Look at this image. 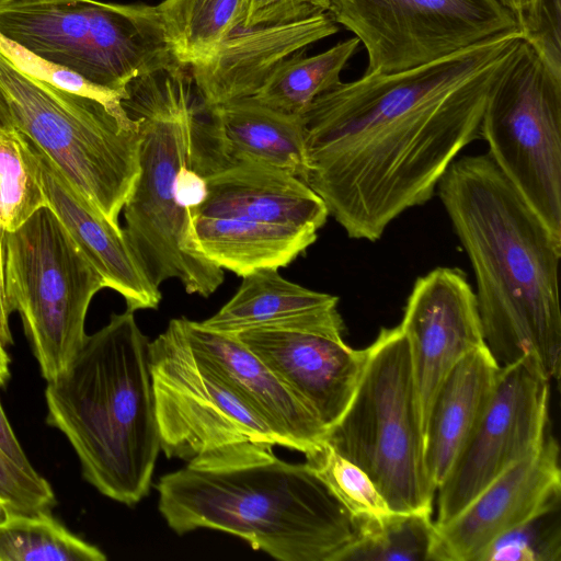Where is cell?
<instances>
[{"label": "cell", "instance_id": "cell-36", "mask_svg": "<svg viewBox=\"0 0 561 561\" xmlns=\"http://www.w3.org/2000/svg\"><path fill=\"white\" fill-rule=\"evenodd\" d=\"M206 196V179L192 170L190 164L183 167L178 174L175 183L176 204L182 209L191 213L204 203Z\"/></svg>", "mask_w": 561, "mask_h": 561}, {"label": "cell", "instance_id": "cell-25", "mask_svg": "<svg viewBox=\"0 0 561 561\" xmlns=\"http://www.w3.org/2000/svg\"><path fill=\"white\" fill-rule=\"evenodd\" d=\"M248 4L249 0H163L156 7L172 55L187 68L242 26Z\"/></svg>", "mask_w": 561, "mask_h": 561}, {"label": "cell", "instance_id": "cell-32", "mask_svg": "<svg viewBox=\"0 0 561 561\" xmlns=\"http://www.w3.org/2000/svg\"><path fill=\"white\" fill-rule=\"evenodd\" d=\"M0 45L14 62L28 73L68 92L93 99L104 105L124 127H137L136 122L127 116L122 105V100L126 93L93 84L78 73L44 60L23 47L3 39L1 36Z\"/></svg>", "mask_w": 561, "mask_h": 561}, {"label": "cell", "instance_id": "cell-23", "mask_svg": "<svg viewBox=\"0 0 561 561\" xmlns=\"http://www.w3.org/2000/svg\"><path fill=\"white\" fill-rule=\"evenodd\" d=\"M500 370L481 346L463 356L436 391L424 425V462L436 491L482 420Z\"/></svg>", "mask_w": 561, "mask_h": 561}, {"label": "cell", "instance_id": "cell-39", "mask_svg": "<svg viewBox=\"0 0 561 561\" xmlns=\"http://www.w3.org/2000/svg\"><path fill=\"white\" fill-rule=\"evenodd\" d=\"M10 377V358L4 346L0 342V386L2 387Z\"/></svg>", "mask_w": 561, "mask_h": 561}, {"label": "cell", "instance_id": "cell-28", "mask_svg": "<svg viewBox=\"0 0 561 561\" xmlns=\"http://www.w3.org/2000/svg\"><path fill=\"white\" fill-rule=\"evenodd\" d=\"M431 515L393 512L355 520L357 539L341 561H433L436 525Z\"/></svg>", "mask_w": 561, "mask_h": 561}, {"label": "cell", "instance_id": "cell-17", "mask_svg": "<svg viewBox=\"0 0 561 561\" xmlns=\"http://www.w3.org/2000/svg\"><path fill=\"white\" fill-rule=\"evenodd\" d=\"M256 354L328 431L348 407L366 348L314 332L257 328L233 334ZM327 433V432H325Z\"/></svg>", "mask_w": 561, "mask_h": 561}, {"label": "cell", "instance_id": "cell-37", "mask_svg": "<svg viewBox=\"0 0 561 561\" xmlns=\"http://www.w3.org/2000/svg\"><path fill=\"white\" fill-rule=\"evenodd\" d=\"M1 387V386H0ZM0 449L19 467L28 473L35 474L37 471L32 467L25 453L23 451L9 420L0 402Z\"/></svg>", "mask_w": 561, "mask_h": 561}, {"label": "cell", "instance_id": "cell-16", "mask_svg": "<svg viewBox=\"0 0 561 561\" xmlns=\"http://www.w3.org/2000/svg\"><path fill=\"white\" fill-rule=\"evenodd\" d=\"M560 448L547 435L540 448L485 488L453 520L436 526L433 561H478L500 536L561 504Z\"/></svg>", "mask_w": 561, "mask_h": 561}, {"label": "cell", "instance_id": "cell-10", "mask_svg": "<svg viewBox=\"0 0 561 561\" xmlns=\"http://www.w3.org/2000/svg\"><path fill=\"white\" fill-rule=\"evenodd\" d=\"M161 449L202 465L257 447H285L266 422L186 343L176 319L149 342Z\"/></svg>", "mask_w": 561, "mask_h": 561}, {"label": "cell", "instance_id": "cell-19", "mask_svg": "<svg viewBox=\"0 0 561 561\" xmlns=\"http://www.w3.org/2000/svg\"><path fill=\"white\" fill-rule=\"evenodd\" d=\"M176 321L193 353L238 392L284 440L286 448L306 454L323 440L324 427L233 334L209 330L186 318Z\"/></svg>", "mask_w": 561, "mask_h": 561}, {"label": "cell", "instance_id": "cell-38", "mask_svg": "<svg viewBox=\"0 0 561 561\" xmlns=\"http://www.w3.org/2000/svg\"><path fill=\"white\" fill-rule=\"evenodd\" d=\"M15 128L9 103L0 89V131Z\"/></svg>", "mask_w": 561, "mask_h": 561}, {"label": "cell", "instance_id": "cell-27", "mask_svg": "<svg viewBox=\"0 0 561 561\" xmlns=\"http://www.w3.org/2000/svg\"><path fill=\"white\" fill-rule=\"evenodd\" d=\"M98 547L69 531L49 512L0 518V561H105Z\"/></svg>", "mask_w": 561, "mask_h": 561}, {"label": "cell", "instance_id": "cell-26", "mask_svg": "<svg viewBox=\"0 0 561 561\" xmlns=\"http://www.w3.org/2000/svg\"><path fill=\"white\" fill-rule=\"evenodd\" d=\"M358 45L354 36L314 56L298 51L284 60L251 98L282 113L302 116L318 96L341 82V72Z\"/></svg>", "mask_w": 561, "mask_h": 561}, {"label": "cell", "instance_id": "cell-3", "mask_svg": "<svg viewBox=\"0 0 561 561\" xmlns=\"http://www.w3.org/2000/svg\"><path fill=\"white\" fill-rule=\"evenodd\" d=\"M158 508L178 535L199 528L245 540L280 561H341L358 536L355 519L306 463L273 447L160 477Z\"/></svg>", "mask_w": 561, "mask_h": 561}, {"label": "cell", "instance_id": "cell-11", "mask_svg": "<svg viewBox=\"0 0 561 561\" xmlns=\"http://www.w3.org/2000/svg\"><path fill=\"white\" fill-rule=\"evenodd\" d=\"M480 137L500 171L561 237V78L524 41L489 93Z\"/></svg>", "mask_w": 561, "mask_h": 561}, {"label": "cell", "instance_id": "cell-5", "mask_svg": "<svg viewBox=\"0 0 561 561\" xmlns=\"http://www.w3.org/2000/svg\"><path fill=\"white\" fill-rule=\"evenodd\" d=\"M180 64L133 79L122 105L137 123L139 175L124 204V238L153 286L178 279L204 298L225 280L224 270L199 255L191 213L175 201L180 170L190 164L191 129L202 102Z\"/></svg>", "mask_w": 561, "mask_h": 561}, {"label": "cell", "instance_id": "cell-31", "mask_svg": "<svg viewBox=\"0 0 561 561\" xmlns=\"http://www.w3.org/2000/svg\"><path fill=\"white\" fill-rule=\"evenodd\" d=\"M561 504L495 539L478 561H561Z\"/></svg>", "mask_w": 561, "mask_h": 561}, {"label": "cell", "instance_id": "cell-24", "mask_svg": "<svg viewBox=\"0 0 561 561\" xmlns=\"http://www.w3.org/2000/svg\"><path fill=\"white\" fill-rule=\"evenodd\" d=\"M196 252L222 270L243 276L291 263L317 240L313 229L191 214Z\"/></svg>", "mask_w": 561, "mask_h": 561}, {"label": "cell", "instance_id": "cell-41", "mask_svg": "<svg viewBox=\"0 0 561 561\" xmlns=\"http://www.w3.org/2000/svg\"><path fill=\"white\" fill-rule=\"evenodd\" d=\"M13 1H19V0H0V5H3V4L10 3V2H13Z\"/></svg>", "mask_w": 561, "mask_h": 561}, {"label": "cell", "instance_id": "cell-29", "mask_svg": "<svg viewBox=\"0 0 561 561\" xmlns=\"http://www.w3.org/2000/svg\"><path fill=\"white\" fill-rule=\"evenodd\" d=\"M47 206L37 151L16 128L0 131V227L15 231Z\"/></svg>", "mask_w": 561, "mask_h": 561}, {"label": "cell", "instance_id": "cell-22", "mask_svg": "<svg viewBox=\"0 0 561 561\" xmlns=\"http://www.w3.org/2000/svg\"><path fill=\"white\" fill-rule=\"evenodd\" d=\"M337 304L336 296L311 290L284 278L278 268L265 267L243 275L233 297L201 323L227 334L283 328L343 340L344 324Z\"/></svg>", "mask_w": 561, "mask_h": 561}, {"label": "cell", "instance_id": "cell-40", "mask_svg": "<svg viewBox=\"0 0 561 561\" xmlns=\"http://www.w3.org/2000/svg\"><path fill=\"white\" fill-rule=\"evenodd\" d=\"M517 18L530 0H496Z\"/></svg>", "mask_w": 561, "mask_h": 561}, {"label": "cell", "instance_id": "cell-18", "mask_svg": "<svg viewBox=\"0 0 561 561\" xmlns=\"http://www.w3.org/2000/svg\"><path fill=\"white\" fill-rule=\"evenodd\" d=\"M339 32L329 12L268 26L239 27L190 66L204 107L253 96L287 58Z\"/></svg>", "mask_w": 561, "mask_h": 561}, {"label": "cell", "instance_id": "cell-30", "mask_svg": "<svg viewBox=\"0 0 561 561\" xmlns=\"http://www.w3.org/2000/svg\"><path fill=\"white\" fill-rule=\"evenodd\" d=\"M306 463L321 478L355 519L382 518L393 513L370 478L322 440L305 454Z\"/></svg>", "mask_w": 561, "mask_h": 561}, {"label": "cell", "instance_id": "cell-15", "mask_svg": "<svg viewBox=\"0 0 561 561\" xmlns=\"http://www.w3.org/2000/svg\"><path fill=\"white\" fill-rule=\"evenodd\" d=\"M244 162L271 165L307 183L304 117L273 110L252 98L209 108L202 104L191 129L190 168L207 178Z\"/></svg>", "mask_w": 561, "mask_h": 561}, {"label": "cell", "instance_id": "cell-12", "mask_svg": "<svg viewBox=\"0 0 561 561\" xmlns=\"http://www.w3.org/2000/svg\"><path fill=\"white\" fill-rule=\"evenodd\" d=\"M328 12L364 45L365 73L407 70L519 30L496 0H331Z\"/></svg>", "mask_w": 561, "mask_h": 561}, {"label": "cell", "instance_id": "cell-33", "mask_svg": "<svg viewBox=\"0 0 561 561\" xmlns=\"http://www.w3.org/2000/svg\"><path fill=\"white\" fill-rule=\"evenodd\" d=\"M55 503L44 477L26 472L0 449V518L9 513L49 512Z\"/></svg>", "mask_w": 561, "mask_h": 561}, {"label": "cell", "instance_id": "cell-34", "mask_svg": "<svg viewBox=\"0 0 561 561\" xmlns=\"http://www.w3.org/2000/svg\"><path fill=\"white\" fill-rule=\"evenodd\" d=\"M516 21L523 41L561 78V0H530Z\"/></svg>", "mask_w": 561, "mask_h": 561}, {"label": "cell", "instance_id": "cell-4", "mask_svg": "<svg viewBox=\"0 0 561 561\" xmlns=\"http://www.w3.org/2000/svg\"><path fill=\"white\" fill-rule=\"evenodd\" d=\"M46 422L72 446L83 478L133 506L148 495L161 449L149 340L134 311L112 313L66 370L47 381Z\"/></svg>", "mask_w": 561, "mask_h": 561}, {"label": "cell", "instance_id": "cell-6", "mask_svg": "<svg viewBox=\"0 0 561 561\" xmlns=\"http://www.w3.org/2000/svg\"><path fill=\"white\" fill-rule=\"evenodd\" d=\"M0 89L15 128L112 226L139 175L138 128L124 127L100 102L39 79L0 45Z\"/></svg>", "mask_w": 561, "mask_h": 561}, {"label": "cell", "instance_id": "cell-2", "mask_svg": "<svg viewBox=\"0 0 561 561\" xmlns=\"http://www.w3.org/2000/svg\"><path fill=\"white\" fill-rule=\"evenodd\" d=\"M437 188L474 272L489 353L500 367L528 358L549 380L559 379L561 237L488 153L455 160Z\"/></svg>", "mask_w": 561, "mask_h": 561}, {"label": "cell", "instance_id": "cell-14", "mask_svg": "<svg viewBox=\"0 0 561 561\" xmlns=\"http://www.w3.org/2000/svg\"><path fill=\"white\" fill-rule=\"evenodd\" d=\"M409 345L423 430L439 386L470 352L485 346L476 294L458 268L416 278L399 325Z\"/></svg>", "mask_w": 561, "mask_h": 561}, {"label": "cell", "instance_id": "cell-9", "mask_svg": "<svg viewBox=\"0 0 561 561\" xmlns=\"http://www.w3.org/2000/svg\"><path fill=\"white\" fill-rule=\"evenodd\" d=\"M4 283L42 376L57 378L84 342L88 308L105 287L103 277L47 206L5 232Z\"/></svg>", "mask_w": 561, "mask_h": 561}, {"label": "cell", "instance_id": "cell-7", "mask_svg": "<svg viewBox=\"0 0 561 561\" xmlns=\"http://www.w3.org/2000/svg\"><path fill=\"white\" fill-rule=\"evenodd\" d=\"M323 440L359 467L389 507L432 513L436 489L424 462V430L409 345L399 327L366 347L354 396Z\"/></svg>", "mask_w": 561, "mask_h": 561}, {"label": "cell", "instance_id": "cell-20", "mask_svg": "<svg viewBox=\"0 0 561 561\" xmlns=\"http://www.w3.org/2000/svg\"><path fill=\"white\" fill-rule=\"evenodd\" d=\"M207 196L192 215L237 218L318 231L329 211L302 180L254 162L228 167L207 178Z\"/></svg>", "mask_w": 561, "mask_h": 561}, {"label": "cell", "instance_id": "cell-35", "mask_svg": "<svg viewBox=\"0 0 561 561\" xmlns=\"http://www.w3.org/2000/svg\"><path fill=\"white\" fill-rule=\"evenodd\" d=\"M331 0H249L242 28L305 20L329 11Z\"/></svg>", "mask_w": 561, "mask_h": 561}, {"label": "cell", "instance_id": "cell-8", "mask_svg": "<svg viewBox=\"0 0 561 561\" xmlns=\"http://www.w3.org/2000/svg\"><path fill=\"white\" fill-rule=\"evenodd\" d=\"M0 36L122 93L133 79L173 61L157 7L145 3L13 1L0 5Z\"/></svg>", "mask_w": 561, "mask_h": 561}, {"label": "cell", "instance_id": "cell-21", "mask_svg": "<svg viewBox=\"0 0 561 561\" xmlns=\"http://www.w3.org/2000/svg\"><path fill=\"white\" fill-rule=\"evenodd\" d=\"M37 153L48 207L103 277L105 287L122 295L130 311L157 309L161 293L140 267L123 229L112 226L44 156Z\"/></svg>", "mask_w": 561, "mask_h": 561}, {"label": "cell", "instance_id": "cell-1", "mask_svg": "<svg viewBox=\"0 0 561 561\" xmlns=\"http://www.w3.org/2000/svg\"><path fill=\"white\" fill-rule=\"evenodd\" d=\"M519 30L434 61L364 73L318 96L302 115L307 184L348 238L375 242L430 201L458 153L480 137L489 93Z\"/></svg>", "mask_w": 561, "mask_h": 561}, {"label": "cell", "instance_id": "cell-13", "mask_svg": "<svg viewBox=\"0 0 561 561\" xmlns=\"http://www.w3.org/2000/svg\"><path fill=\"white\" fill-rule=\"evenodd\" d=\"M549 382L533 359L501 367L482 420L437 488L436 526L453 520L494 480L540 448L547 437Z\"/></svg>", "mask_w": 561, "mask_h": 561}]
</instances>
